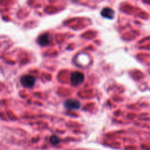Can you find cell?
I'll use <instances>...</instances> for the list:
<instances>
[{"label":"cell","mask_w":150,"mask_h":150,"mask_svg":"<svg viewBox=\"0 0 150 150\" xmlns=\"http://www.w3.org/2000/svg\"><path fill=\"white\" fill-rule=\"evenodd\" d=\"M21 83L25 88H32L35 84V78L31 75H24L21 78Z\"/></svg>","instance_id":"7a4b0ae2"},{"label":"cell","mask_w":150,"mask_h":150,"mask_svg":"<svg viewBox=\"0 0 150 150\" xmlns=\"http://www.w3.org/2000/svg\"><path fill=\"white\" fill-rule=\"evenodd\" d=\"M84 74L79 71L74 72L71 76V82L74 86H78V85L83 83V82L84 81Z\"/></svg>","instance_id":"6da1fadb"},{"label":"cell","mask_w":150,"mask_h":150,"mask_svg":"<svg viewBox=\"0 0 150 150\" xmlns=\"http://www.w3.org/2000/svg\"><path fill=\"white\" fill-rule=\"evenodd\" d=\"M51 41L52 37L50 36V35L48 34V33L42 35L38 38V43H39L41 46L48 45V44H50Z\"/></svg>","instance_id":"277c9868"},{"label":"cell","mask_w":150,"mask_h":150,"mask_svg":"<svg viewBox=\"0 0 150 150\" xmlns=\"http://www.w3.org/2000/svg\"><path fill=\"white\" fill-rule=\"evenodd\" d=\"M102 15L105 18H112L114 17V11L109 8H105L102 11Z\"/></svg>","instance_id":"5b68a950"},{"label":"cell","mask_w":150,"mask_h":150,"mask_svg":"<svg viewBox=\"0 0 150 150\" xmlns=\"http://www.w3.org/2000/svg\"><path fill=\"white\" fill-rule=\"evenodd\" d=\"M50 141H51V143L52 144L56 145V144H57L60 142V139H59L57 136H55V135H53V136H52L51 138H50Z\"/></svg>","instance_id":"8992f818"},{"label":"cell","mask_w":150,"mask_h":150,"mask_svg":"<svg viewBox=\"0 0 150 150\" xmlns=\"http://www.w3.org/2000/svg\"><path fill=\"white\" fill-rule=\"evenodd\" d=\"M65 106L70 110H77L80 108V103L79 101L75 99H69L65 102Z\"/></svg>","instance_id":"3957f363"}]
</instances>
